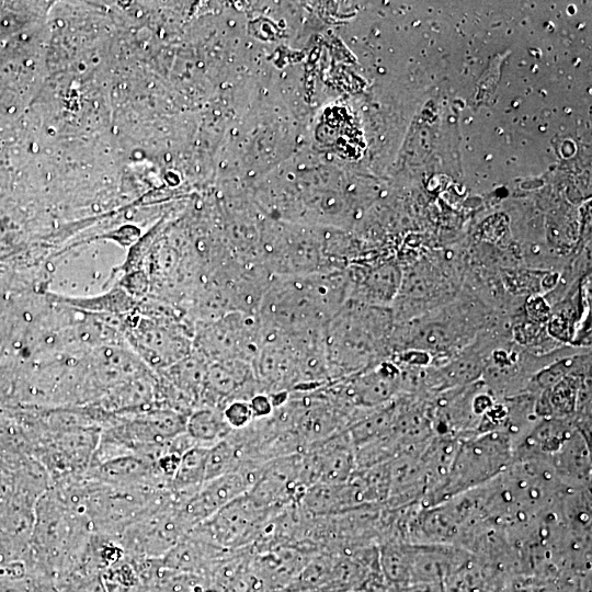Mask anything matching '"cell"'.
<instances>
[{"label": "cell", "mask_w": 592, "mask_h": 592, "mask_svg": "<svg viewBox=\"0 0 592 592\" xmlns=\"http://www.w3.org/2000/svg\"><path fill=\"white\" fill-rule=\"evenodd\" d=\"M338 271L303 276H271L258 317L263 329L299 334L326 328L345 298Z\"/></svg>", "instance_id": "1"}, {"label": "cell", "mask_w": 592, "mask_h": 592, "mask_svg": "<svg viewBox=\"0 0 592 592\" xmlns=\"http://www.w3.org/2000/svg\"><path fill=\"white\" fill-rule=\"evenodd\" d=\"M513 462L514 441L505 432L491 431L460 440L445 480L421 505L434 506L478 488L497 478Z\"/></svg>", "instance_id": "2"}, {"label": "cell", "mask_w": 592, "mask_h": 592, "mask_svg": "<svg viewBox=\"0 0 592 592\" xmlns=\"http://www.w3.org/2000/svg\"><path fill=\"white\" fill-rule=\"evenodd\" d=\"M261 342V325L257 314L230 312L223 317L197 321L193 351L207 362L240 360L252 363Z\"/></svg>", "instance_id": "3"}, {"label": "cell", "mask_w": 592, "mask_h": 592, "mask_svg": "<svg viewBox=\"0 0 592 592\" xmlns=\"http://www.w3.org/2000/svg\"><path fill=\"white\" fill-rule=\"evenodd\" d=\"M272 512L246 493L191 530L216 546L232 551L251 546Z\"/></svg>", "instance_id": "4"}, {"label": "cell", "mask_w": 592, "mask_h": 592, "mask_svg": "<svg viewBox=\"0 0 592 592\" xmlns=\"http://www.w3.org/2000/svg\"><path fill=\"white\" fill-rule=\"evenodd\" d=\"M301 457L307 488L317 482H344L356 469L354 445L346 430L311 445Z\"/></svg>", "instance_id": "5"}, {"label": "cell", "mask_w": 592, "mask_h": 592, "mask_svg": "<svg viewBox=\"0 0 592 592\" xmlns=\"http://www.w3.org/2000/svg\"><path fill=\"white\" fill-rule=\"evenodd\" d=\"M262 466H243L236 471L204 482L200 490L182 505V512L189 523L195 526L235 499L246 494L255 482Z\"/></svg>", "instance_id": "6"}, {"label": "cell", "mask_w": 592, "mask_h": 592, "mask_svg": "<svg viewBox=\"0 0 592 592\" xmlns=\"http://www.w3.org/2000/svg\"><path fill=\"white\" fill-rule=\"evenodd\" d=\"M225 550L192 530L159 559L160 565L172 571L206 578Z\"/></svg>", "instance_id": "7"}, {"label": "cell", "mask_w": 592, "mask_h": 592, "mask_svg": "<svg viewBox=\"0 0 592 592\" xmlns=\"http://www.w3.org/2000/svg\"><path fill=\"white\" fill-rule=\"evenodd\" d=\"M548 464L562 485L572 488H590L591 447L587 434L577 428L551 456Z\"/></svg>", "instance_id": "8"}, {"label": "cell", "mask_w": 592, "mask_h": 592, "mask_svg": "<svg viewBox=\"0 0 592 592\" xmlns=\"http://www.w3.org/2000/svg\"><path fill=\"white\" fill-rule=\"evenodd\" d=\"M297 503L310 516H331L362 506L349 480L338 483H314L305 489Z\"/></svg>", "instance_id": "9"}, {"label": "cell", "mask_w": 592, "mask_h": 592, "mask_svg": "<svg viewBox=\"0 0 592 592\" xmlns=\"http://www.w3.org/2000/svg\"><path fill=\"white\" fill-rule=\"evenodd\" d=\"M207 448L193 445L185 451L169 483V490L177 501L184 504L205 482Z\"/></svg>", "instance_id": "10"}, {"label": "cell", "mask_w": 592, "mask_h": 592, "mask_svg": "<svg viewBox=\"0 0 592 592\" xmlns=\"http://www.w3.org/2000/svg\"><path fill=\"white\" fill-rule=\"evenodd\" d=\"M231 431L221 409L217 407H197L186 418L185 433L201 446L209 447L227 437Z\"/></svg>", "instance_id": "11"}, {"label": "cell", "mask_w": 592, "mask_h": 592, "mask_svg": "<svg viewBox=\"0 0 592 592\" xmlns=\"http://www.w3.org/2000/svg\"><path fill=\"white\" fill-rule=\"evenodd\" d=\"M242 463L235 445L228 437L207 448L205 462V482L221 475L236 471Z\"/></svg>", "instance_id": "12"}, {"label": "cell", "mask_w": 592, "mask_h": 592, "mask_svg": "<svg viewBox=\"0 0 592 592\" xmlns=\"http://www.w3.org/2000/svg\"><path fill=\"white\" fill-rule=\"evenodd\" d=\"M221 411L231 430L243 429L254 420L249 400L232 399L223 406Z\"/></svg>", "instance_id": "13"}, {"label": "cell", "mask_w": 592, "mask_h": 592, "mask_svg": "<svg viewBox=\"0 0 592 592\" xmlns=\"http://www.w3.org/2000/svg\"><path fill=\"white\" fill-rule=\"evenodd\" d=\"M394 275L392 267H379L373 272L366 282L369 296L378 300L388 299L394 291Z\"/></svg>", "instance_id": "14"}, {"label": "cell", "mask_w": 592, "mask_h": 592, "mask_svg": "<svg viewBox=\"0 0 592 592\" xmlns=\"http://www.w3.org/2000/svg\"><path fill=\"white\" fill-rule=\"evenodd\" d=\"M8 4V2H0V36L8 35L15 32L14 30L23 27L30 23L32 18L30 12L21 14L19 10H9Z\"/></svg>", "instance_id": "15"}, {"label": "cell", "mask_w": 592, "mask_h": 592, "mask_svg": "<svg viewBox=\"0 0 592 592\" xmlns=\"http://www.w3.org/2000/svg\"><path fill=\"white\" fill-rule=\"evenodd\" d=\"M249 403L254 419H264L270 417L275 408L272 396L263 391L255 392L249 399Z\"/></svg>", "instance_id": "16"}, {"label": "cell", "mask_w": 592, "mask_h": 592, "mask_svg": "<svg viewBox=\"0 0 592 592\" xmlns=\"http://www.w3.org/2000/svg\"><path fill=\"white\" fill-rule=\"evenodd\" d=\"M396 592H445L443 583H415L400 589Z\"/></svg>", "instance_id": "17"}, {"label": "cell", "mask_w": 592, "mask_h": 592, "mask_svg": "<svg viewBox=\"0 0 592 592\" xmlns=\"http://www.w3.org/2000/svg\"><path fill=\"white\" fill-rule=\"evenodd\" d=\"M296 592H321L319 590H309V591H296Z\"/></svg>", "instance_id": "18"}]
</instances>
